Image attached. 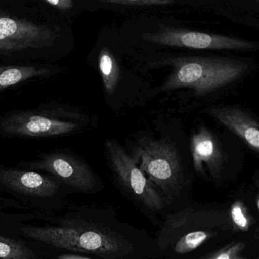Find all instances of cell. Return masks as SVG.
<instances>
[{
  "label": "cell",
  "mask_w": 259,
  "mask_h": 259,
  "mask_svg": "<svg viewBox=\"0 0 259 259\" xmlns=\"http://www.w3.org/2000/svg\"><path fill=\"white\" fill-rule=\"evenodd\" d=\"M75 48L72 27L37 0H0V63H56Z\"/></svg>",
  "instance_id": "6da1fadb"
},
{
  "label": "cell",
  "mask_w": 259,
  "mask_h": 259,
  "mask_svg": "<svg viewBox=\"0 0 259 259\" xmlns=\"http://www.w3.org/2000/svg\"><path fill=\"white\" fill-rule=\"evenodd\" d=\"M143 39L154 45L188 49L252 51L256 48L255 44L237 37L169 27H162L156 32L146 33Z\"/></svg>",
  "instance_id": "ba28073f"
},
{
  "label": "cell",
  "mask_w": 259,
  "mask_h": 259,
  "mask_svg": "<svg viewBox=\"0 0 259 259\" xmlns=\"http://www.w3.org/2000/svg\"><path fill=\"white\" fill-rule=\"evenodd\" d=\"M208 233L201 230L191 232L181 238L175 245L176 252L186 254L199 247L208 238Z\"/></svg>",
  "instance_id": "9a60e30c"
},
{
  "label": "cell",
  "mask_w": 259,
  "mask_h": 259,
  "mask_svg": "<svg viewBox=\"0 0 259 259\" xmlns=\"http://www.w3.org/2000/svg\"><path fill=\"white\" fill-rule=\"evenodd\" d=\"M208 113L238 136L254 152L259 151V124L246 110L233 106L214 107Z\"/></svg>",
  "instance_id": "8fae6325"
},
{
  "label": "cell",
  "mask_w": 259,
  "mask_h": 259,
  "mask_svg": "<svg viewBox=\"0 0 259 259\" xmlns=\"http://www.w3.org/2000/svg\"><path fill=\"white\" fill-rule=\"evenodd\" d=\"M92 116L82 109L52 100L38 107L13 110L0 116V136L19 139H48L75 136L92 126Z\"/></svg>",
  "instance_id": "7a4b0ae2"
},
{
  "label": "cell",
  "mask_w": 259,
  "mask_h": 259,
  "mask_svg": "<svg viewBox=\"0 0 259 259\" xmlns=\"http://www.w3.org/2000/svg\"><path fill=\"white\" fill-rule=\"evenodd\" d=\"M233 259H237V258H236V257H235L234 258H233Z\"/></svg>",
  "instance_id": "44dd1931"
},
{
  "label": "cell",
  "mask_w": 259,
  "mask_h": 259,
  "mask_svg": "<svg viewBox=\"0 0 259 259\" xmlns=\"http://www.w3.org/2000/svg\"><path fill=\"white\" fill-rule=\"evenodd\" d=\"M0 211H28L20 203L0 194Z\"/></svg>",
  "instance_id": "ac0fdd59"
},
{
  "label": "cell",
  "mask_w": 259,
  "mask_h": 259,
  "mask_svg": "<svg viewBox=\"0 0 259 259\" xmlns=\"http://www.w3.org/2000/svg\"><path fill=\"white\" fill-rule=\"evenodd\" d=\"M105 154L112 170L124 187L151 210L163 208V201L132 155L114 139L106 140Z\"/></svg>",
  "instance_id": "52a82bcc"
},
{
  "label": "cell",
  "mask_w": 259,
  "mask_h": 259,
  "mask_svg": "<svg viewBox=\"0 0 259 259\" xmlns=\"http://www.w3.org/2000/svg\"><path fill=\"white\" fill-rule=\"evenodd\" d=\"M64 72L57 63H0V95L30 83L51 79Z\"/></svg>",
  "instance_id": "30bf717a"
},
{
  "label": "cell",
  "mask_w": 259,
  "mask_h": 259,
  "mask_svg": "<svg viewBox=\"0 0 259 259\" xmlns=\"http://www.w3.org/2000/svg\"><path fill=\"white\" fill-rule=\"evenodd\" d=\"M190 149L196 172L201 175L208 172L212 178L218 180L224 168L225 155L217 135L207 127H200L191 136Z\"/></svg>",
  "instance_id": "9c48e42d"
},
{
  "label": "cell",
  "mask_w": 259,
  "mask_h": 259,
  "mask_svg": "<svg viewBox=\"0 0 259 259\" xmlns=\"http://www.w3.org/2000/svg\"><path fill=\"white\" fill-rule=\"evenodd\" d=\"M249 69L246 62L225 57H185L175 60L163 92L192 89L195 95L205 96L241 79Z\"/></svg>",
  "instance_id": "3957f363"
},
{
  "label": "cell",
  "mask_w": 259,
  "mask_h": 259,
  "mask_svg": "<svg viewBox=\"0 0 259 259\" xmlns=\"http://www.w3.org/2000/svg\"><path fill=\"white\" fill-rule=\"evenodd\" d=\"M37 2L70 27L78 15L86 11L85 0H37Z\"/></svg>",
  "instance_id": "5bb4252c"
},
{
  "label": "cell",
  "mask_w": 259,
  "mask_h": 259,
  "mask_svg": "<svg viewBox=\"0 0 259 259\" xmlns=\"http://www.w3.org/2000/svg\"><path fill=\"white\" fill-rule=\"evenodd\" d=\"M131 155L148 180L166 193L180 187L183 183V168L178 151L167 139L142 138L133 148Z\"/></svg>",
  "instance_id": "8992f818"
},
{
  "label": "cell",
  "mask_w": 259,
  "mask_h": 259,
  "mask_svg": "<svg viewBox=\"0 0 259 259\" xmlns=\"http://www.w3.org/2000/svg\"><path fill=\"white\" fill-rule=\"evenodd\" d=\"M18 167L54 177L74 192L92 193L99 187V180L87 162L70 149L41 151L32 160H23Z\"/></svg>",
  "instance_id": "5b68a950"
},
{
  "label": "cell",
  "mask_w": 259,
  "mask_h": 259,
  "mask_svg": "<svg viewBox=\"0 0 259 259\" xmlns=\"http://www.w3.org/2000/svg\"><path fill=\"white\" fill-rule=\"evenodd\" d=\"M102 5H121L127 7H152V6L169 5L171 0H98Z\"/></svg>",
  "instance_id": "2e32d148"
},
{
  "label": "cell",
  "mask_w": 259,
  "mask_h": 259,
  "mask_svg": "<svg viewBox=\"0 0 259 259\" xmlns=\"http://www.w3.org/2000/svg\"><path fill=\"white\" fill-rule=\"evenodd\" d=\"M245 247L243 242H239L233 244L231 246L225 248L221 252L214 256L212 259H233L236 257L238 253L240 252Z\"/></svg>",
  "instance_id": "d6986e66"
},
{
  "label": "cell",
  "mask_w": 259,
  "mask_h": 259,
  "mask_svg": "<svg viewBox=\"0 0 259 259\" xmlns=\"http://www.w3.org/2000/svg\"><path fill=\"white\" fill-rule=\"evenodd\" d=\"M20 203L28 211L55 213L67 207L68 197L74 193L54 177L0 165V194Z\"/></svg>",
  "instance_id": "277c9868"
},
{
  "label": "cell",
  "mask_w": 259,
  "mask_h": 259,
  "mask_svg": "<svg viewBox=\"0 0 259 259\" xmlns=\"http://www.w3.org/2000/svg\"><path fill=\"white\" fill-rule=\"evenodd\" d=\"M231 218L235 225L239 230L246 231L249 227V219L246 210L242 203L237 201L231 207Z\"/></svg>",
  "instance_id": "e0dca14e"
},
{
  "label": "cell",
  "mask_w": 259,
  "mask_h": 259,
  "mask_svg": "<svg viewBox=\"0 0 259 259\" xmlns=\"http://www.w3.org/2000/svg\"><path fill=\"white\" fill-rule=\"evenodd\" d=\"M88 61L101 75L106 96L111 97L116 91L120 75L119 63L111 50L100 40L89 54Z\"/></svg>",
  "instance_id": "7c38bea8"
},
{
  "label": "cell",
  "mask_w": 259,
  "mask_h": 259,
  "mask_svg": "<svg viewBox=\"0 0 259 259\" xmlns=\"http://www.w3.org/2000/svg\"><path fill=\"white\" fill-rule=\"evenodd\" d=\"M48 252L34 242L0 233V259H49Z\"/></svg>",
  "instance_id": "4fadbf2b"
},
{
  "label": "cell",
  "mask_w": 259,
  "mask_h": 259,
  "mask_svg": "<svg viewBox=\"0 0 259 259\" xmlns=\"http://www.w3.org/2000/svg\"><path fill=\"white\" fill-rule=\"evenodd\" d=\"M57 259H91L89 257H83V256L78 255L76 254H71V253H63V254H60Z\"/></svg>",
  "instance_id": "ffe728a7"
}]
</instances>
